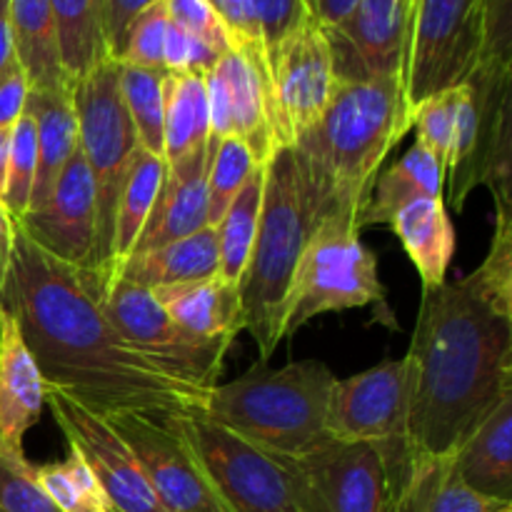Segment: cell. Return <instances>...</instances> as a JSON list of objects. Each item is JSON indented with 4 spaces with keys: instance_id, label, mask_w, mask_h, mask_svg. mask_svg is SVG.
Here are the masks:
<instances>
[{
    "instance_id": "obj_1",
    "label": "cell",
    "mask_w": 512,
    "mask_h": 512,
    "mask_svg": "<svg viewBox=\"0 0 512 512\" xmlns=\"http://www.w3.org/2000/svg\"><path fill=\"white\" fill-rule=\"evenodd\" d=\"M0 310L18 323L43 388L60 390L103 418L203 415L208 393L170 378L135 353L108 320L88 275L45 253L15 218Z\"/></svg>"
},
{
    "instance_id": "obj_2",
    "label": "cell",
    "mask_w": 512,
    "mask_h": 512,
    "mask_svg": "<svg viewBox=\"0 0 512 512\" xmlns=\"http://www.w3.org/2000/svg\"><path fill=\"white\" fill-rule=\"evenodd\" d=\"M403 360L410 458L450 460L512 398V318L485 298L470 275L423 288Z\"/></svg>"
},
{
    "instance_id": "obj_3",
    "label": "cell",
    "mask_w": 512,
    "mask_h": 512,
    "mask_svg": "<svg viewBox=\"0 0 512 512\" xmlns=\"http://www.w3.org/2000/svg\"><path fill=\"white\" fill-rule=\"evenodd\" d=\"M413 128L403 75L338 80L318 123L295 140L315 185L333 213L358 220L380 165Z\"/></svg>"
},
{
    "instance_id": "obj_4",
    "label": "cell",
    "mask_w": 512,
    "mask_h": 512,
    "mask_svg": "<svg viewBox=\"0 0 512 512\" xmlns=\"http://www.w3.org/2000/svg\"><path fill=\"white\" fill-rule=\"evenodd\" d=\"M330 205L315 185L303 155L288 145L265 165L263 210L248 265L240 278L243 330L253 335L260 363L283 343L285 305L303 250Z\"/></svg>"
},
{
    "instance_id": "obj_5",
    "label": "cell",
    "mask_w": 512,
    "mask_h": 512,
    "mask_svg": "<svg viewBox=\"0 0 512 512\" xmlns=\"http://www.w3.org/2000/svg\"><path fill=\"white\" fill-rule=\"evenodd\" d=\"M335 375L320 360L258 363L208 390L203 418L273 458H298L335 440L328 430Z\"/></svg>"
},
{
    "instance_id": "obj_6",
    "label": "cell",
    "mask_w": 512,
    "mask_h": 512,
    "mask_svg": "<svg viewBox=\"0 0 512 512\" xmlns=\"http://www.w3.org/2000/svg\"><path fill=\"white\" fill-rule=\"evenodd\" d=\"M73 103L78 113L80 153L95 180V253L90 283L103 295L113 283V230L120 188L135 150L140 148L120 93L118 60H103L75 80Z\"/></svg>"
},
{
    "instance_id": "obj_7",
    "label": "cell",
    "mask_w": 512,
    "mask_h": 512,
    "mask_svg": "<svg viewBox=\"0 0 512 512\" xmlns=\"http://www.w3.org/2000/svg\"><path fill=\"white\" fill-rule=\"evenodd\" d=\"M298 512H395L413 458L408 445L330 440L313 453L278 458Z\"/></svg>"
},
{
    "instance_id": "obj_8",
    "label": "cell",
    "mask_w": 512,
    "mask_h": 512,
    "mask_svg": "<svg viewBox=\"0 0 512 512\" xmlns=\"http://www.w3.org/2000/svg\"><path fill=\"white\" fill-rule=\"evenodd\" d=\"M385 288L378 278V258L360 240L358 220L330 213L320 220L295 270L285 305L283 340L323 313L383 305Z\"/></svg>"
},
{
    "instance_id": "obj_9",
    "label": "cell",
    "mask_w": 512,
    "mask_h": 512,
    "mask_svg": "<svg viewBox=\"0 0 512 512\" xmlns=\"http://www.w3.org/2000/svg\"><path fill=\"white\" fill-rule=\"evenodd\" d=\"M100 305L125 343L165 375L205 393L218 385L225 355L235 340H210L188 333L165 313L153 290L123 278H115L105 288Z\"/></svg>"
},
{
    "instance_id": "obj_10",
    "label": "cell",
    "mask_w": 512,
    "mask_h": 512,
    "mask_svg": "<svg viewBox=\"0 0 512 512\" xmlns=\"http://www.w3.org/2000/svg\"><path fill=\"white\" fill-rule=\"evenodd\" d=\"M485 0H415L410 33V105L463 85L483 63Z\"/></svg>"
},
{
    "instance_id": "obj_11",
    "label": "cell",
    "mask_w": 512,
    "mask_h": 512,
    "mask_svg": "<svg viewBox=\"0 0 512 512\" xmlns=\"http://www.w3.org/2000/svg\"><path fill=\"white\" fill-rule=\"evenodd\" d=\"M178 425L228 512H298L283 463L203 415H178Z\"/></svg>"
},
{
    "instance_id": "obj_12",
    "label": "cell",
    "mask_w": 512,
    "mask_h": 512,
    "mask_svg": "<svg viewBox=\"0 0 512 512\" xmlns=\"http://www.w3.org/2000/svg\"><path fill=\"white\" fill-rule=\"evenodd\" d=\"M265 70L280 148H288L318 123L338 85L323 25L310 20L268 45Z\"/></svg>"
},
{
    "instance_id": "obj_13",
    "label": "cell",
    "mask_w": 512,
    "mask_h": 512,
    "mask_svg": "<svg viewBox=\"0 0 512 512\" xmlns=\"http://www.w3.org/2000/svg\"><path fill=\"white\" fill-rule=\"evenodd\" d=\"M105 420L135 455L165 512H228L195 460L178 415L118 413Z\"/></svg>"
},
{
    "instance_id": "obj_14",
    "label": "cell",
    "mask_w": 512,
    "mask_h": 512,
    "mask_svg": "<svg viewBox=\"0 0 512 512\" xmlns=\"http://www.w3.org/2000/svg\"><path fill=\"white\" fill-rule=\"evenodd\" d=\"M465 83L475 100V143L470 158L450 180V203L455 213L475 188H488L495 210L512 213V68L483 63Z\"/></svg>"
},
{
    "instance_id": "obj_15",
    "label": "cell",
    "mask_w": 512,
    "mask_h": 512,
    "mask_svg": "<svg viewBox=\"0 0 512 512\" xmlns=\"http://www.w3.org/2000/svg\"><path fill=\"white\" fill-rule=\"evenodd\" d=\"M45 405L68 448L83 458L115 512H165L135 455L103 415L53 388H45Z\"/></svg>"
},
{
    "instance_id": "obj_16",
    "label": "cell",
    "mask_w": 512,
    "mask_h": 512,
    "mask_svg": "<svg viewBox=\"0 0 512 512\" xmlns=\"http://www.w3.org/2000/svg\"><path fill=\"white\" fill-rule=\"evenodd\" d=\"M413 10L415 0H358L348 18L333 28H323L335 78H405Z\"/></svg>"
},
{
    "instance_id": "obj_17",
    "label": "cell",
    "mask_w": 512,
    "mask_h": 512,
    "mask_svg": "<svg viewBox=\"0 0 512 512\" xmlns=\"http://www.w3.org/2000/svg\"><path fill=\"white\" fill-rule=\"evenodd\" d=\"M328 430L335 440L408 445V370L405 360L335 380Z\"/></svg>"
},
{
    "instance_id": "obj_18",
    "label": "cell",
    "mask_w": 512,
    "mask_h": 512,
    "mask_svg": "<svg viewBox=\"0 0 512 512\" xmlns=\"http://www.w3.org/2000/svg\"><path fill=\"white\" fill-rule=\"evenodd\" d=\"M15 223L35 245L60 263L93 278L95 253V180L78 150L60 173L43 205L25 210Z\"/></svg>"
},
{
    "instance_id": "obj_19",
    "label": "cell",
    "mask_w": 512,
    "mask_h": 512,
    "mask_svg": "<svg viewBox=\"0 0 512 512\" xmlns=\"http://www.w3.org/2000/svg\"><path fill=\"white\" fill-rule=\"evenodd\" d=\"M213 150L215 138L210 135L208 143L200 148L190 150L175 163H165L163 185H160L143 235L130 255L148 253V250L208 228V173Z\"/></svg>"
},
{
    "instance_id": "obj_20",
    "label": "cell",
    "mask_w": 512,
    "mask_h": 512,
    "mask_svg": "<svg viewBox=\"0 0 512 512\" xmlns=\"http://www.w3.org/2000/svg\"><path fill=\"white\" fill-rule=\"evenodd\" d=\"M213 73L223 83L228 98L233 135L250 145L260 163H268L280 150V140L275 130L263 45L243 43L228 50L213 65Z\"/></svg>"
},
{
    "instance_id": "obj_21",
    "label": "cell",
    "mask_w": 512,
    "mask_h": 512,
    "mask_svg": "<svg viewBox=\"0 0 512 512\" xmlns=\"http://www.w3.org/2000/svg\"><path fill=\"white\" fill-rule=\"evenodd\" d=\"M45 408V388L38 363L20 335L18 323L0 310V443L23 450V438L38 425Z\"/></svg>"
},
{
    "instance_id": "obj_22",
    "label": "cell",
    "mask_w": 512,
    "mask_h": 512,
    "mask_svg": "<svg viewBox=\"0 0 512 512\" xmlns=\"http://www.w3.org/2000/svg\"><path fill=\"white\" fill-rule=\"evenodd\" d=\"M25 113L33 115L35 138H38V170H35L28 205V210H33L48 200L60 173L78 150V113H75L73 88L30 90Z\"/></svg>"
},
{
    "instance_id": "obj_23",
    "label": "cell",
    "mask_w": 512,
    "mask_h": 512,
    "mask_svg": "<svg viewBox=\"0 0 512 512\" xmlns=\"http://www.w3.org/2000/svg\"><path fill=\"white\" fill-rule=\"evenodd\" d=\"M450 460L475 493L512 503V398L503 400Z\"/></svg>"
},
{
    "instance_id": "obj_24",
    "label": "cell",
    "mask_w": 512,
    "mask_h": 512,
    "mask_svg": "<svg viewBox=\"0 0 512 512\" xmlns=\"http://www.w3.org/2000/svg\"><path fill=\"white\" fill-rule=\"evenodd\" d=\"M153 293L165 313L198 338L235 340L243 330L238 285L228 283L220 275L198 283L155 288Z\"/></svg>"
},
{
    "instance_id": "obj_25",
    "label": "cell",
    "mask_w": 512,
    "mask_h": 512,
    "mask_svg": "<svg viewBox=\"0 0 512 512\" xmlns=\"http://www.w3.org/2000/svg\"><path fill=\"white\" fill-rule=\"evenodd\" d=\"M218 270V230L215 225H208L198 233L185 235L148 253L130 255L120 265L118 278L155 290L215 278Z\"/></svg>"
},
{
    "instance_id": "obj_26",
    "label": "cell",
    "mask_w": 512,
    "mask_h": 512,
    "mask_svg": "<svg viewBox=\"0 0 512 512\" xmlns=\"http://www.w3.org/2000/svg\"><path fill=\"white\" fill-rule=\"evenodd\" d=\"M443 185L445 165L423 143L415 140L413 148L398 163L378 173L373 190L358 215V228L363 230L368 225L383 223L390 225L405 205L420 198H443Z\"/></svg>"
},
{
    "instance_id": "obj_27",
    "label": "cell",
    "mask_w": 512,
    "mask_h": 512,
    "mask_svg": "<svg viewBox=\"0 0 512 512\" xmlns=\"http://www.w3.org/2000/svg\"><path fill=\"white\" fill-rule=\"evenodd\" d=\"M390 225L418 268L423 288L448 283V268L455 255V228L445 208V198L415 200L405 205Z\"/></svg>"
},
{
    "instance_id": "obj_28",
    "label": "cell",
    "mask_w": 512,
    "mask_h": 512,
    "mask_svg": "<svg viewBox=\"0 0 512 512\" xmlns=\"http://www.w3.org/2000/svg\"><path fill=\"white\" fill-rule=\"evenodd\" d=\"M13 50L30 90L73 88L63 70L50 0H10Z\"/></svg>"
},
{
    "instance_id": "obj_29",
    "label": "cell",
    "mask_w": 512,
    "mask_h": 512,
    "mask_svg": "<svg viewBox=\"0 0 512 512\" xmlns=\"http://www.w3.org/2000/svg\"><path fill=\"white\" fill-rule=\"evenodd\" d=\"M512 503L485 498L458 478L453 460H420L395 500V512H510Z\"/></svg>"
},
{
    "instance_id": "obj_30",
    "label": "cell",
    "mask_w": 512,
    "mask_h": 512,
    "mask_svg": "<svg viewBox=\"0 0 512 512\" xmlns=\"http://www.w3.org/2000/svg\"><path fill=\"white\" fill-rule=\"evenodd\" d=\"M210 140L208 90L203 73H165L163 155L175 163Z\"/></svg>"
},
{
    "instance_id": "obj_31",
    "label": "cell",
    "mask_w": 512,
    "mask_h": 512,
    "mask_svg": "<svg viewBox=\"0 0 512 512\" xmlns=\"http://www.w3.org/2000/svg\"><path fill=\"white\" fill-rule=\"evenodd\" d=\"M50 10L70 85L88 75L95 65L113 58L105 38L103 0H50Z\"/></svg>"
},
{
    "instance_id": "obj_32",
    "label": "cell",
    "mask_w": 512,
    "mask_h": 512,
    "mask_svg": "<svg viewBox=\"0 0 512 512\" xmlns=\"http://www.w3.org/2000/svg\"><path fill=\"white\" fill-rule=\"evenodd\" d=\"M165 160L148 150L138 148L130 163L125 183L120 188L118 208H115V230H113V280L118 270L130 258L133 248L143 235L148 215L153 210L158 190L163 185Z\"/></svg>"
},
{
    "instance_id": "obj_33",
    "label": "cell",
    "mask_w": 512,
    "mask_h": 512,
    "mask_svg": "<svg viewBox=\"0 0 512 512\" xmlns=\"http://www.w3.org/2000/svg\"><path fill=\"white\" fill-rule=\"evenodd\" d=\"M265 165H258L253 170L233 203L218 220L215 230H218V258L220 270L218 275L228 283L240 285V278L248 265L250 250H253L255 235H258L260 225V210H263V190H265Z\"/></svg>"
},
{
    "instance_id": "obj_34",
    "label": "cell",
    "mask_w": 512,
    "mask_h": 512,
    "mask_svg": "<svg viewBox=\"0 0 512 512\" xmlns=\"http://www.w3.org/2000/svg\"><path fill=\"white\" fill-rule=\"evenodd\" d=\"M163 78L165 70L120 63V93L133 120L138 145L148 153L163 155Z\"/></svg>"
},
{
    "instance_id": "obj_35",
    "label": "cell",
    "mask_w": 512,
    "mask_h": 512,
    "mask_svg": "<svg viewBox=\"0 0 512 512\" xmlns=\"http://www.w3.org/2000/svg\"><path fill=\"white\" fill-rule=\"evenodd\" d=\"M33 473L60 512H115L95 475L73 450L60 463L33 465Z\"/></svg>"
},
{
    "instance_id": "obj_36",
    "label": "cell",
    "mask_w": 512,
    "mask_h": 512,
    "mask_svg": "<svg viewBox=\"0 0 512 512\" xmlns=\"http://www.w3.org/2000/svg\"><path fill=\"white\" fill-rule=\"evenodd\" d=\"M260 163L248 143H243L235 135L215 140L213 160H210L208 173V220L210 225H218L228 205L243 188L245 180L253 175Z\"/></svg>"
},
{
    "instance_id": "obj_37",
    "label": "cell",
    "mask_w": 512,
    "mask_h": 512,
    "mask_svg": "<svg viewBox=\"0 0 512 512\" xmlns=\"http://www.w3.org/2000/svg\"><path fill=\"white\" fill-rule=\"evenodd\" d=\"M35 170H38V138H35V120L30 113L20 115L10 133L8 178H5L3 208L10 218H20L30 205Z\"/></svg>"
},
{
    "instance_id": "obj_38",
    "label": "cell",
    "mask_w": 512,
    "mask_h": 512,
    "mask_svg": "<svg viewBox=\"0 0 512 512\" xmlns=\"http://www.w3.org/2000/svg\"><path fill=\"white\" fill-rule=\"evenodd\" d=\"M485 298L512 318V213L495 210V233L488 258L470 273Z\"/></svg>"
},
{
    "instance_id": "obj_39",
    "label": "cell",
    "mask_w": 512,
    "mask_h": 512,
    "mask_svg": "<svg viewBox=\"0 0 512 512\" xmlns=\"http://www.w3.org/2000/svg\"><path fill=\"white\" fill-rule=\"evenodd\" d=\"M0 512H60L35 480L25 453L0 443Z\"/></svg>"
},
{
    "instance_id": "obj_40",
    "label": "cell",
    "mask_w": 512,
    "mask_h": 512,
    "mask_svg": "<svg viewBox=\"0 0 512 512\" xmlns=\"http://www.w3.org/2000/svg\"><path fill=\"white\" fill-rule=\"evenodd\" d=\"M168 25L170 18L168 13H165L163 0H155L153 5L140 10L133 18V23L128 25L123 53H120L118 63L163 70V45Z\"/></svg>"
},
{
    "instance_id": "obj_41",
    "label": "cell",
    "mask_w": 512,
    "mask_h": 512,
    "mask_svg": "<svg viewBox=\"0 0 512 512\" xmlns=\"http://www.w3.org/2000/svg\"><path fill=\"white\" fill-rule=\"evenodd\" d=\"M163 5L170 23L205 40L218 53H228V50L243 45L210 0H163Z\"/></svg>"
},
{
    "instance_id": "obj_42",
    "label": "cell",
    "mask_w": 512,
    "mask_h": 512,
    "mask_svg": "<svg viewBox=\"0 0 512 512\" xmlns=\"http://www.w3.org/2000/svg\"><path fill=\"white\" fill-rule=\"evenodd\" d=\"M413 128L418 133V143H423L440 163L448 170L450 150H453V95L450 90L433 95V98L423 100L415 105L413 110Z\"/></svg>"
},
{
    "instance_id": "obj_43",
    "label": "cell",
    "mask_w": 512,
    "mask_h": 512,
    "mask_svg": "<svg viewBox=\"0 0 512 512\" xmlns=\"http://www.w3.org/2000/svg\"><path fill=\"white\" fill-rule=\"evenodd\" d=\"M248 5L263 50L315 20L305 0H248Z\"/></svg>"
},
{
    "instance_id": "obj_44",
    "label": "cell",
    "mask_w": 512,
    "mask_h": 512,
    "mask_svg": "<svg viewBox=\"0 0 512 512\" xmlns=\"http://www.w3.org/2000/svg\"><path fill=\"white\" fill-rule=\"evenodd\" d=\"M220 55L210 48L205 40L195 38L188 30L178 28L175 23L168 25L163 45V70L165 73H208L218 63Z\"/></svg>"
},
{
    "instance_id": "obj_45",
    "label": "cell",
    "mask_w": 512,
    "mask_h": 512,
    "mask_svg": "<svg viewBox=\"0 0 512 512\" xmlns=\"http://www.w3.org/2000/svg\"><path fill=\"white\" fill-rule=\"evenodd\" d=\"M155 0H103V15H105V38H108L110 55L115 60L123 53L125 33L128 25L133 23L135 15L153 5Z\"/></svg>"
},
{
    "instance_id": "obj_46",
    "label": "cell",
    "mask_w": 512,
    "mask_h": 512,
    "mask_svg": "<svg viewBox=\"0 0 512 512\" xmlns=\"http://www.w3.org/2000/svg\"><path fill=\"white\" fill-rule=\"evenodd\" d=\"M30 85L25 80L20 65L0 78V128H13L25 113V100H28Z\"/></svg>"
},
{
    "instance_id": "obj_47",
    "label": "cell",
    "mask_w": 512,
    "mask_h": 512,
    "mask_svg": "<svg viewBox=\"0 0 512 512\" xmlns=\"http://www.w3.org/2000/svg\"><path fill=\"white\" fill-rule=\"evenodd\" d=\"M210 3L218 8V13L223 15V20L230 25V30L238 35L240 43L260 45L258 30H255V23H253V15H250L248 0H210Z\"/></svg>"
},
{
    "instance_id": "obj_48",
    "label": "cell",
    "mask_w": 512,
    "mask_h": 512,
    "mask_svg": "<svg viewBox=\"0 0 512 512\" xmlns=\"http://www.w3.org/2000/svg\"><path fill=\"white\" fill-rule=\"evenodd\" d=\"M313 13L315 23L323 25V28H333L340 20L348 18L350 10L358 5V0H305Z\"/></svg>"
},
{
    "instance_id": "obj_49",
    "label": "cell",
    "mask_w": 512,
    "mask_h": 512,
    "mask_svg": "<svg viewBox=\"0 0 512 512\" xmlns=\"http://www.w3.org/2000/svg\"><path fill=\"white\" fill-rule=\"evenodd\" d=\"M10 0H0V78L18 65L13 50V33H10Z\"/></svg>"
},
{
    "instance_id": "obj_50",
    "label": "cell",
    "mask_w": 512,
    "mask_h": 512,
    "mask_svg": "<svg viewBox=\"0 0 512 512\" xmlns=\"http://www.w3.org/2000/svg\"><path fill=\"white\" fill-rule=\"evenodd\" d=\"M10 248H13V218H10L8 210L0 203V288H3L5 273H8Z\"/></svg>"
},
{
    "instance_id": "obj_51",
    "label": "cell",
    "mask_w": 512,
    "mask_h": 512,
    "mask_svg": "<svg viewBox=\"0 0 512 512\" xmlns=\"http://www.w3.org/2000/svg\"><path fill=\"white\" fill-rule=\"evenodd\" d=\"M10 133H13V128H0V200H3V193H5V178H8Z\"/></svg>"
},
{
    "instance_id": "obj_52",
    "label": "cell",
    "mask_w": 512,
    "mask_h": 512,
    "mask_svg": "<svg viewBox=\"0 0 512 512\" xmlns=\"http://www.w3.org/2000/svg\"><path fill=\"white\" fill-rule=\"evenodd\" d=\"M510 512H512V510H510Z\"/></svg>"
}]
</instances>
